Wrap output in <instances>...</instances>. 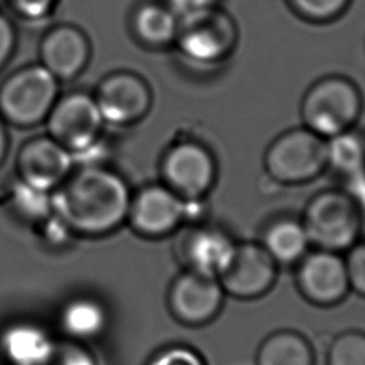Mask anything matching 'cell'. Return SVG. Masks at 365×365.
<instances>
[{
    "mask_svg": "<svg viewBox=\"0 0 365 365\" xmlns=\"http://www.w3.org/2000/svg\"><path fill=\"white\" fill-rule=\"evenodd\" d=\"M16 41V33L13 24L7 17L0 14V67L10 57Z\"/></svg>",
    "mask_w": 365,
    "mask_h": 365,
    "instance_id": "obj_30",
    "label": "cell"
},
{
    "mask_svg": "<svg viewBox=\"0 0 365 365\" xmlns=\"http://www.w3.org/2000/svg\"><path fill=\"white\" fill-rule=\"evenodd\" d=\"M13 200L17 210L31 218H41L51 210V197L48 191L38 190L24 181H19L13 188Z\"/></svg>",
    "mask_w": 365,
    "mask_h": 365,
    "instance_id": "obj_24",
    "label": "cell"
},
{
    "mask_svg": "<svg viewBox=\"0 0 365 365\" xmlns=\"http://www.w3.org/2000/svg\"><path fill=\"white\" fill-rule=\"evenodd\" d=\"M178 21V16L167 4L147 3L135 10L133 27L141 41L165 46L175 40Z\"/></svg>",
    "mask_w": 365,
    "mask_h": 365,
    "instance_id": "obj_20",
    "label": "cell"
},
{
    "mask_svg": "<svg viewBox=\"0 0 365 365\" xmlns=\"http://www.w3.org/2000/svg\"><path fill=\"white\" fill-rule=\"evenodd\" d=\"M57 78L44 66L11 74L0 88V110L14 124L31 125L46 118L56 103Z\"/></svg>",
    "mask_w": 365,
    "mask_h": 365,
    "instance_id": "obj_5",
    "label": "cell"
},
{
    "mask_svg": "<svg viewBox=\"0 0 365 365\" xmlns=\"http://www.w3.org/2000/svg\"><path fill=\"white\" fill-rule=\"evenodd\" d=\"M130 201L128 187L120 175L93 165L80 167L51 195V210L67 228L100 234L128 215Z\"/></svg>",
    "mask_w": 365,
    "mask_h": 365,
    "instance_id": "obj_1",
    "label": "cell"
},
{
    "mask_svg": "<svg viewBox=\"0 0 365 365\" xmlns=\"http://www.w3.org/2000/svg\"><path fill=\"white\" fill-rule=\"evenodd\" d=\"M309 244L302 221L292 218H281L269 224L261 242L277 264L298 262L307 254Z\"/></svg>",
    "mask_w": 365,
    "mask_h": 365,
    "instance_id": "obj_18",
    "label": "cell"
},
{
    "mask_svg": "<svg viewBox=\"0 0 365 365\" xmlns=\"http://www.w3.org/2000/svg\"><path fill=\"white\" fill-rule=\"evenodd\" d=\"M57 365H96V362L86 349L68 346L60 354Z\"/></svg>",
    "mask_w": 365,
    "mask_h": 365,
    "instance_id": "obj_31",
    "label": "cell"
},
{
    "mask_svg": "<svg viewBox=\"0 0 365 365\" xmlns=\"http://www.w3.org/2000/svg\"><path fill=\"white\" fill-rule=\"evenodd\" d=\"M328 365H365V334L348 331L338 335L329 346Z\"/></svg>",
    "mask_w": 365,
    "mask_h": 365,
    "instance_id": "obj_23",
    "label": "cell"
},
{
    "mask_svg": "<svg viewBox=\"0 0 365 365\" xmlns=\"http://www.w3.org/2000/svg\"><path fill=\"white\" fill-rule=\"evenodd\" d=\"M292 9L311 21H329L344 13L349 0H288Z\"/></svg>",
    "mask_w": 365,
    "mask_h": 365,
    "instance_id": "obj_25",
    "label": "cell"
},
{
    "mask_svg": "<svg viewBox=\"0 0 365 365\" xmlns=\"http://www.w3.org/2000/svg\"><path fill=\"white\" fill-rule=\"evenodd\" d=\"M104 321L106 315L101 305L91 299H76L67 304L61 314L63 328L70 335L80 338L98 334Z\"/></svg>",
    "mask_w": 365,
    "mask_h": 365,
    "instance_id": "obj_22",
    "label": "cell"
},
{
    "mask_svg": "<svg viewBox=\"0 0 365 365\" xmlns=\"http://www.w3.org/2000/svg\"><path fill=\"white\" fill-rule=\"evenodd\" d=\"M161 173L164 185L185 200L198 201L212 187L217 165L212 154L202 144L181 141L167 150Z\"/></svg>",
    "mask_w": 365,
    "mask_h": 365,
    "instance_id": "obj_7",
    "label": "cell"
},
{
    "mask_svg": "<svg viewBox=\"0 0 365 365\" xmlns=\"http://www.w3.org/2000/svg\"><path fill=\"white\" fill-rule=\"evenodd\" d=\"M73 164L71 153L51 137H40L26 143L17 157L21 181L43 191H50L58 185Z\"/></svg>",
    "mask_w": 365,
    "mask_h": 365,
    "instance_id": "obj_14",
    "label": "cell"
},
{
    "mask_svg": "<svg viewBox=\"0 0 365 365\" xmlns=\"http://www.w3.org/2000/svg\"><path fill=\"white\" fill-rule=\"evenodd\" d=\"M277 262L261 244H237L234 258L218 278L224 292L235 298H255L265 294L275 281Z\"/></svg>",
    "mask_w": 365,
    "mask_h": 365,
    "instance_id": "obj_11",
    "label": "cell"
},
{
    "mask_svg": "<svg viewBox=\"0 0 365 365\" xmlns=\"http://www.w3.org/2000/svg\"><path fill=\"white\" fill-rule=\"evenodd\" d=\"M235 250L237 242L225 231L201 227L185 237L182 255L190 271L218 279L231 264Z\"/></svg>",
    "mask_w": 365,
    "mask_h": 365,
    "instance_id": "obj_15",
    "label": "cell"
},
{
    "mask_svg": "<svg viewBox=\"0 0 365 365\" xmlns=\"http://www.w3.org/2000/svg\"><path fill=\"white\" fill-rule=\"evenodd\" d=\"M224 289L217 278L194 271L180 274L171 284L168 305L180 321L198 325L212 319L221 308Z\"/></svg>",
    "mask_w": 365,
    "mask_h": 365,
    "instance_id": "obj_12",
    "label": "cell"
},
{
    "mask_svg": "<svg viewBox=\"0 0 365 365\" xmlns=\"http://www.w3.org/2000/svg\"><path fill=\"white\" fill-rule=\"evenodd\" d=\"M364 174H365V168H364Z\"/></svg>",
    "mask_w": 365,
    "mask_h": 365,
    "instance_id": "obj_34",
    "label": "cell"
},
{
    "mask_svg": "<svg viewBox=\"0 0 365 365\" xmlns=\"http://www.w3.org/2000/svg\"><path fill=\"white\" fill-rule=\"evenodd\" d=\"M302 224L319 250L351 248L361 232V210L346 191H322L307 205Z\"/></svg>",
    "mask_w": 365,
    "mask_h": 365,
    "instance_id": "obj_3",
    "label": "cell"
},
{
    "mask_svg": "<svg viewBox=\"0 0 365 365\" xmlns=\"http://www.w3.org/2000/svg\"><path fill=\"white\" fill-rule=\"evenodd\" d=\"M1 349L13 365H46L54 355V345L44 329L33 324H16L1 335Z\"/></svg>",
    "mask_w": 365,
    "mask_h": 365,
    "instance_id": "obj_17",
    "label": "cell"
},
{
    "mask_svg": "<svg viewBox=\"0 0 365 365\" xmlns=\"http://www.w3.org/2000/svg\"><path fill=\"white\" fill-rule=\"evenodd\" d=\"M328 167L352 177L365 168V141L351 130L327 138Z\"/></svg>",
    "mask_w": 365,
    "mask_h": 365,
    "instance_id": "obj_21",
    "label": "cell"
},
{
    "mask_svg": "<svg viewBox=\"0 0 365 365\" xmlns=\"http://www.w3.org/2000/svg\"><path fill=\"white\" fill-rule=\"evenodd\" d=\"M148 365H205L198 352L187 346H171L157 354Z\"/></svg>",
    "mask_w": 365,
    "mask_h": 365,
    "instance_id": "obj_27",
    "label": "cell"
},
{
    "mask_svg": "<svg viewBox=\"0 0 365 365\" xmlns=\"http://www.w3.org/2000/svg\"><path fill=\"white\" fill-rule=\"evenodd\" d=\"M215 1L217 0H167L165 4L178 16V19H181L184 16L214 7Z\"/></svg>",
    "mask_w": 365,
    "mask_h": 365,
    "instance_id": "obj_29",
    "label": "cell"
},
{
    "mask_svg": "<svg viewBox=\"0 0 365 365\" xmlns=\"http://www.w3.org/2000/svg\"><path fill=\"white\" fill-rule=\"evenodd\" d=\"M359 210H361V232L365 234V207Z\"/></svg>",
    "mask_w": 365,
    "mask_h": 365,
    "instance_id": "obj_33",
    "label": "cell"
},
{
    "mask_svg": "<svg viewBox=\"0 0 365 365\" xmlns=\"http://www.w3.org/2000/svg\"><path fill=\"white\" fill-rule=\"evenodd\" d=\"M43 66L56 77L70 80L86 66L90 46L81 30L73 26H58L48 31L41 41Z\"/></svg>",
    "mask_w": 365,
    "mask_h": 365,
    "instance_id": "obj_16",
    "label": "cell"
},
{
    "mask_svg": "<svg viewBox=\"0 0 365 365\" xmlns=\"http://www.w3.org/2000/svg\"><path fill=\"white\" fill-rule=\"evenodd\" d=\"M151 90L137 74L121 71L108 76L94 98L103 120L111 124H130L147 114Z\"/></svg>",
    "mask_w": 365,
    "mask_h": 365,
    "instance_id": "obj_13",
    "label": "cell"
},
{
    "mask_svg": "<svg viewBox=\"0 0 365 365\" xmlns=\"http://www.w3.org/2000/svg\"><path fill=\"white\" fill-rule=\"evenodd\" d=\"M297 282L302 295L317 305H334L345 298L349 279L345 259L335 251L317 250L299 259Z\"/></svg>",
    "mask_w": 365,
    "mask_h": 365,
    "instance_id": "obj_10",
    "label": "cell"
},
{
    "mask_svg": "<svg viewBox=\"0 0 365 365\" xmlns=\"http://www.w3.org/2000/svg\"><path fill=\"white\" fill-rule=\"evenodd\" d=\"M192 202L167 185H147L130 201L128 215L133 227L147 237L173 232L192 212Z\"/></svg>",
    "mask_w": 365,
    "mask_h": 365,
    "instance_id": "obj_8",
    "label": "cell"
},
{
    "mask_svg": "<svg viewBox=\"0 0 365 365\" xmlns=\"http://www.w3.org/2000/svg\"><path fill=\"white\" fill-rule=\"evenodd\" d=\"M6 148H7V135H6L4 125H3V123H1V120H0V163H1V160L4 158Z\"/></svg>",
    "mask_w": 365,
    "mask_h": 365,
    "instance_id": "obj_32",
    "label": "cell"
},
{
    "mask_svg": "<svg viewBox=\"0 0 365 365\" xmlns=\"http://www.w3.org/2000/svg\"><path fill=\"white\" fill-rule=\"evenodd\" d=\"M174 41L191 61L212 64L225 58L234 48L237 27L224 10L214 6L181 17Z\"/></svg>",
    "mask_w": 365,
    "mask_h": 365,
    "instance_id": "obj_6",
    "label": "cell"
},
{
    "mask_svg": "<svg viewBox=\"0 0 365 365\" xmlns=\"http://www.w3.org/2000/svg\"><path fill=\"white\" fill-rule=\"evenodd\" d=\"M101 123L96 100L84 93H74L54 103L47 115L50 137L70 153L98 140Z\"/></svg>",
    "mask_w": 365,
    "mask_h": 365,
    "instance_id": "obj_9",
    "label": "cell"
},
{
    "mask_svg": "<svg viewBox=\"0 0 365 365\" xmlns=\"http://www.w3.org/2000/svg\"><path fill=\"white\" fill-rule=\"evenodd\" d=\"M257 365H314V354L302 335L278 331L261 344Z\"/></svg>",
    "mask_w": 365,
    "mask_h": 365,
    "instance_id": "obj_19",
    "label": "cell"
},
{
    "mask_svg": "<svg viewBox=\"0 0 365 365\" xmlns=\"http://www.w3.org/2000/svg\"><path fill=\"white\" fill-rule=\"evenodd\" d=\"M264 165L282 184H301L318 177L327 167V138L307 127L279 134L267 148Z\"/></svg>",
    "mask_w": 365,
    "mask_h": 365,
    "instance_id": "obj_4",
    "label": "cell"
},
{
    "mask_svg": "<svg viewBox=\"0 0 365 365\" xmlns=\"http://www.w3.org/2000/svg\"><path fill=\"white\" fill-rule=\"evenodd\" d=\"M13 7L29 19H38L46 16L54 6L56 0H10Z\"/></svg>",
    "mask_w": 365,
    "mask_h": 365,
    "instance_id": "obj_28",
    "label": "cell"
},
{
    "mask_svg": "<svg viewBox=\"0 0 365 365\" xmlns=\"http://www.w3.org/2000/svg\"><path fill=\"white\" fill-rule=\"evenodd\" d=\"M362 110L358 87L341 76H328L314 83L301 103L304 127L329 138L352 128Z\"/></svg>",
    "mask_w": 365,
    "mask_h": 365,
    "instance_id": "obj_2",
    "label": "cell"
},
{
    "mask_svg": "<svg viewBox=\"0 0 365 365\" xmlns=\"http://www.w3.org/2000/svg\"><path fill=\"white\" fill-rule=\"evenodd\" d=\"M349 288L365 297V241L354 244L345 259Z\"/></svg>",
    "mask_w": 365,
    "mask_h": 365,
    "instance_id": "obj_26",
    "label": "cell"
}]
</instances>
